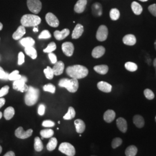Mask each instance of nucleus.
I'll list each match as a JSON object with an SVG mask.
<instances>
[{"label": "nucleus", "mask_w": 156, "mask_h": 156, "mask_svg": "<svg viewBox=\"0 0 156 156\" xmlns=\"http://www.w3.org/2000/svg\"><path fill=\"white\" fill-rule=\"evenodd\" d=\"M94 70L96 73H100L101 75H105L108 72L109 68L106 65H99L95 66Z\"/></svg>", "instance_id": "27"}, {"label": "nucleus", "mask_w": 156, "mask_h": 156, "mask_svg": "<svg viewBox=\"0 0 156 156\" xmlns=\"http://www.w3.org/2000/svg\"><path fill=\"white\" fill-rule=\"evenodd\" d=\"M24 62V55L22 52H20L18 56V65L21 66Z\"/></svg>", "instance_id": "48"}, {"label": "nucleus", "mask_w": 156, "mask_h": 156, "mask_svg": "<svg viewBox=\"0 0 156 156\" xmlns=\"http://www.w3.org/2000/svg\"><path fill=\"white\" fill-rule=\"evenodd\" d=\"M123 140L120 138H115L112 142V147L113 149H116L122 144Z\"/></svg>", "instance_id": "41"}, {"label": "nucleus", "mask_w": 156, "mask_h": 156, "mask_svg": "<svg viewBox=\"0 0 156 156\" xmlns=\"http://www.w3.org/2000/svg\"><path fill=\"white\" fill-rule=\"evenodd\" d=\"M49 59H50V60L52 64H55L56 62H57V57L54 53H49Z\"/></svg>", "instance_id": "50"}, {"label": "nucleus", "mask_w": 156, "mask_h": 156, "mask_svg": "<svg viewBox=\"0 0 156 156\" xmlns=\"http://www.w3.org/2000/svg\"><path fill=\"white\" fill-rule=\"evenodd\" d=\"M26 33V31L25 29V27H24L23 26H20L17 28L16 31L13 33L12 37L15 40H19L22 38Z\"/></svg>", "instance_id": "20"}, {"label": "nucleus", "mask_w": 156, "mask_h": 156, "mask_svg": "<svg viewBox=\"0 0 156 156\" xmlns=\"http://www.w3.org/2000/svg\"><path fill=\"white\" fill-rule=\"evenodd\" d=\"M14 115H15V109L12 106H9V107L7 108L4 111V116L5 117L6 120H7L11 119L13 117Z\"/></svg>", "instance_id": "29"}, {"label": "nucleus", "mask_w": 156, "mask_h": 156, "mask_svg": "<svg viewBox=\"0 0 156 156\" xmlns=\"http://www.w3.org/2000/svg\"><path fill=\"white\" fill-rule=\"evenodd\" d=\"M115 117H116L115 112L111 109H109L106 111L104 115V119L106 123H111L114 120Z\"/></svg>", "instance_id": "21"}, {"label": "nucleus", "mask_w": 156, "mask_h": 156, "mask_svg": "<svg viewBox=\"0 0 156 156\" xmlns=\"http://www.w3.org/2000/svg\"><path fill=\"white\" fill-rule=\"evenodd\" d=\"M56 49V44L55 42H50V44L48 45V46L44 50V51L45 53H52L53 51H55Z\"/></svg>", "instance_id": "39"}, {"label": "nucleus", "mask_w": 156, "mask_h": 156, "mask_svg": "<svg viewBox=\"0 0 156 156\" xmlns=\"http://www.w3.org/2000/svg\"><path fill=\"white\" fill-rule=\"evenodd\" d=\"M39 95V90L32 86H30L24 97L26 104L28 106H33L37 102Z\"/></svg>", "instance_id": "2"}, {"label": "nucleus", "mask_w": 156, "mask_h": 156, "mask_svg": "<svg viewBox=\"0 0 156 156\" xmlns=\"http://www.w3.org/2000/svg\"><path fill=\"white\" fill-rule=\"evenodd\" d=\"M75 115H76V112L74 108L72 106H70L68 108V112L64 116L63 119L64 120H71L75 117Z\"/></svg>", "instance_id": "34"}, {"label": "nucleus", "mask_w": 156, "mask_h": 156, "mask_svg": "<svg viewBox=\"0 0 156 156\" xmlns=\"http://www.w3.org/2000/svg\"><path fill=\"white\" fill-rule=\"evenodd\" d=\"M97 87L101 91H103L104 93H110L112 91V86L111 84L107 83L106 82L101 81L97 84Z\"/></svg>", "instance_id": "19"}, {"label": "nucleus", "mask_w": 156, "mask_h": 156, "mask_svg": "<svg viewBox=\"0 0 156 156\" xmlns=\"http://www.w3.org/2000/svg\"><path fill=\"white\" fill-rule=\"evenodd\" d=\"M43 89L45 91L50 92L52 94H54L56 91V87L52 84L49 83L48 84H46L44 86Z\"/></svg>", "instance_id": "40"}, {"label": "nucleus", "mask_w": 156, "mask_h": 156, "mask_svg": "<svg viewBox=\"0 0 156 156\" xmlns=\"http://www.w3.org/2000/svg\"><path fill=\"white\" fill-rule=\"evenodd\" d=\"M83 31V26L80 24H78L73 30L72 38L73 39H78L82 36Z\"/></svg>", "instance_id": "15"}, {"label": "nucleus", "mask_w": 156, "mask_h": 156, "mask_svg": "<svg viewBox=\"0 0 156 156\" xmlns=\"http://www.w3.org/2000/svg\"><path fill=\"white\" fill-rule=\"evenodd\" d=\"M155 120H156V118H155Z\"/></svg>", "instance_id": "60"}, {"label": "nucleus", "mask_w": 156, "mask_h": 156, "mask_svg": "<svg viewBox=\"0 0 156 156\" xmlns=\"http://www.w3.org/2000/svg\"><path fill=\"white\" fill-rule=\"evenodd\" d=\"M33 130L32 129H28L27 131H24L23 130V127H19L16 129L15 134L17 138L24 140L31 136L33 134Z\"/></svg>", "instance_id": "9"}, {"label": "nucleus", "mask_w": 156, "mask_h": 156, "mask_svg": "<svg viewBox=\"0 0 156 156\" xmlns=\"http://www.w3.org/2000/svg\"><path fill=\"white\" fill-rule=\"evenodd\" d=\"M124 44L128 46H133L136 42V39L135 35L133 34H127L123 38Z\"/></svg>", "instance_id": "18"}, {"label": "nucleus", "mask_w": 156, "mask_h": 156, "mask_svg": "<svg viewBox=\"0 0 156 156\" xmlns=\"http://www.w3.org/2000/svg\"><path fill=\"white\" fill-rule=\"evenodd\" d=\"M27 81V78L24 76H22L20 79L14 81L13 83V89L22 93L27 91L29 87L26 83Z\"/></svg>", "instance_id": "5"}, {"label": "nucleus", "mask_w": 156, "mask_h": 156, "mask_svg": "<svg viewBox=\"0 0 156 156\" xmlns=\"http://www.w3.org/2000/svg\"></svg>", "instance_id": "61"}, {"label": "nucleus", "mask_w": 156, "mask_h": 156, "mask_svg": "<svg viewBox=\"0 0 156 156\" xmlns=\"http://www.w3.org/2000/svg\"><path fill=\"white\" fill-rule=\"evenodd\" d=\"M20 43L24 48H27V47L33 46L35 44V41L31 37H26L21 39V41H20Z\"/></svg>", "instance_id": "25"}, {"label": "nucleus", "mask_w": 156, "mask_h": 156, "mask_svg": "<svg viewBox=\"0 0 156 156\" xmlns=\"http://www.w3.org/2000/svg\"><path fill=\"white\" fill-rule=\"evenodd\" d=\"M92 12L95 16H100L102 13V6L100 3L96 2L92 5Z\"/></svg>", "instance_id": "24"}, {"label": "nucleus", "mask_w": 156, "mask_h": 156, "mask_svg": "<svg viewBox=\"0 0 156 156\" xmlns=\"http://www.w3.org/2000/svg\"><path fill=\"white\" fill-rule=\"evenodd\" d=\"M34 149L37 151H41L44 149V145L39 137L37 136L34 140Z\"/></svg>", "instance_id": "32"}, {"label": "nucleus", "mask_w": 156, "mask_h": 156, "mask_svg": "<svg viewBox=\"0 0 156 156\" xmlns=\"http://www.w3.org/2000/svg\"><path fill=\"white\" fill-rule=\"evenodd\" d=\"M58 150L67 156H74L76 151L73 145L68 142H63L60 145Z\"/></svg>", "instance_id": "6"}, {"label": "nucleus", "mask_w": 156, "mask_h": 156, "mask_svg": "<svg viewBox=\"0 0 156 156\" xmlns=\"http://www.w3.org/2000/svg\"><path fill=\"white\" fill-rule=\"evenodd\" d=\"M47 23L53 27H57L59 25V20L52 13H48L45 17Z\"/></svg>", "instance_id": "10"}, {"label": "nucleus", "mask_w": 156, "mask_h": 156, "mask_svg": "<svg viewBox=\"0 0 156 156\" xmlns=\"http://www.w3.org/2000/svg\"><path fill=\"white\" fill-rule=\"evenodd\" d=\"M70 33L69 30L68 28H65L62 30V31H55L54 33V36L55 38L57 40H62V39L66 38L68 36V35Z\"/></svg>", "instance_id": "16"}, {"label": "nucleus", "mask_w": 156, "mask_h": 156, "mask_svg": "<svg viewBox=\"0 0 156 156\" xmlns=\"http://www.w3.org/2000/svg\"><path fill=\"white\" fill-rule=\"evenodd\" d=\"M149 11L151 12V14L153 15L154 16L156 17V4H154L149 6L148 8Z\"/></svg>", "instance_id": "47"}, {"label": "nucleus", "mask_w": 156, "mask_h": 156, "mask_svg": "<svg viewBox=\"0 0 156 156\" xmlns=\"http://www.w3.org/2000/svg\"><path fill=\"white\" fill-rule=\"evenodd\" d=\"M40 134L43 138H49L53 136L54 131L51 129H45L41 131Z\"/></svg>", "instance_id": "31"}, {"label": "nucleus", "mask_w": 156, "mask_h": 156, "mask_svg": "<svg viewBox=\"0 0 156 156\" xmlns=\"http://www.w3.org/2000/svg\"><path fill=\"white\" fill-rule=\"evenodd\" d=\"M38 113L40 116H43L45 113V106L44 104H40L38 109Z\"/></svg>", "instance_id": "49"}, {"label": "nucleus", "mask_w": 156, "mask_h": 156, "mask_svg": "<svg viewBox=\"0 0 156 156\" xmlns=\"http://www.w3.org/2000/svg\"><path fill=\"white\" fill-rule=\"evenodd\" d=\"M28 9L34 14L39 13L42 9V3L39 0H27Z\"/></svg>", "instance_id": "7"}, {"label": "nucleus", "mask_w": 156, "mask_h": 156, "mask_svg": "<svg viewBox=\"0 0 156 156\" xmlns=\"http://www.w3.org/2000/svg\"><path fill=\"white\" fill-rule=\"evenodd\" d=\"M120 12L116 8H113L110 11L109 16L112 20H117L120 17Z\"/></svg>", "instance_id": "35"}, {"label": "nucleus", "mask_w": 156, "mask_h": 156, "mask_svg": "<svg viewBox=\"0 0 156 156\" xmlns=\"http://www.w3.org/2000/svg\"><path fill=\"white\" fill-rule=\"evenodd\" d=\"M55 75H60L63 73L64 69V64L63 62H57L52 68Z\"/></svg>", "instance_id": "17"}, {"label": "nucleus", "mask_w": 156, "mask_h": 156, "mask_svg": "<svg viewBox=\"0 0 156 156\" xmlns=\"http://www.w3.org/2000/svg\"><path fill=\"white\" fill-rule=\"evenodd\" d=\"M57 145V140L56 138H51L49 140L48 145H47V149L49 151H53L56 149Z\"/></svg>", "instance_id": "33"}, {"label": "nucleus", "mask_w": 156, "mask_h": 156, "mask_svg": "<svg viewBox=\"0 0 156 156\" xmlns=\"http://www.w3.org/2000/svg\"><path fill=\"white\" fill-rule=\"evenodd\" d=\"M74 123L76 132L79 134L83 133L86 128V125L83 121L81 119H76V120H75Z\"/></svg>", "instance_id": "22"}, {"label": "nucleus", "mask_w": 156, "mask_h": 156, "mask_svg": "<svg viewBox=\"0 0 156 156\" xmlns=\"http://www.w3.org/2000/svg\"><path fill=\"white\" fill-rule=\"evenodd\" d=\"M140 1H142V2H146V1H148V0H139Z\"/></svg>", "instance_id": "58"}, {"label": "nucleus", "mask_w": 156, "mask_h": 156, "mask_svg": "<svg viewBox=\"0 0 156 156\" xmlns=\"http://www.w3.org/2000/svg\"><path fill=\"white\" fill-rule=\"evenodd\" d=\"M131 9L134 13L136 15H140L143 11L142 6L136 1H134L131 4Z\"/></svg>", "instance_id": "26"}, {"label": "nucleus", "mask_w": 156, "mask_h": 156, "mask_svg": "<svg viewBox=\"0 0 156 156\" xmlns=\"http://www.w3.org/2000/svg\"><path fill=\"white\" fill-rule=\"evenodd\" d=\"M2 28H3V25L0 22V31L2 29Z\"/></svg>", "instance_id": "55"}, {"label": "nucleus", "mask_w": 156, "mask_h": 156, "mask_svg": "<svg viewBox=\"0 0 156 156\" xmlns=\"http://www.w3.org/2000/svg\"><path fill=\"white\" fill-rule=\"evenodd\" d=\"M4 156H15V154L13 151H10L7 152Z\"/></svg>", "instance_id": "52"}, {"label": "nucleus", "mask_w": 156, "mask_h": 156, "mask_svg": "<svg viewBox=\"0 0 156 156\" xmlns=\"http://www.w3.org/2000/svg\"><path fill=\"white\" fill-rule=\"evenodd\" d=\"M154 47H155V49H156V40L155 41V42H154Z\"/></svg>", "instance_id": "59"}, {"label": "nucleus", "mask_w": 156, "mask_h": 156, "mask_svg": "<svg viewBox=\"0 0 156 156\" xmlns=\"http://www.w3.org/2000/svg\"><path fill=\"white\" fill-rule=\"evenodd\" d=\"M117 128L123 133H125L127 131V123L126 119L123 117H119L116 120Z\"/></svg>", "instance_id": "14"}, {"label": "nucleus", "mask_w": 156, "mask_h": 156, "mask_svg": "<svg viewBox=\"0 0 156 156\" xmlns=\"http://www.w3.org/2000/svg\"><path fill=\"white\" fill-rule=\"evenodd\" d=\"M34 32H35V33H37L38 32V29L37 28V27H34L33 28Z\"/></svg>", "instance_id": "53"}, {"label": "nucleus", "mask_w": 156, "mask_h": 156, "mask_svg": "<svg viewBox=\"0 0 156 156\" xmlns=\"http://www.w3.org/2000/svg\"><path fill=\"white\" fill-rule=\"evenodd\" d=\"M144 95H145V97L149 100H151L154 99V93L151 90L149 89H146L144 90Z\"/></svg>", "instance_id": "42"}, {"label": "nucleus", "mask_w": 156, "mask_h": 156, "mask_svg": "<svg viewBox=\"0 0 156 156\" xmlns=\"http://www.w3.org/2000/svg\"><path fill=\"white\" fill-rule=\"evenodd\" d=\"M44 73H45L46 78L50 80L52 79L55 75L53 69L50 67H47V68L44 70Z\"/></svg>", "instance_id": "38"}, {"label": "nucleus", "mask_w": 156, "mask_h": 156, "mask_svg": "<svg viewBox=\"0 0 156 156\" xmlns=\"http://www.w3.org/2000/svg\"><path fill=\"white\" fill-rule=\"evenodd\" d=\"M105 53V49L102 46H98L94 48L92 51L91 55L95 58H100Z\"/></svg>", "instance_id": "13"}, {"label": "nucleus", "mask_w": 156, "mask_h": 156, "mask_svg": "<svg viewBox=\"0 0 156 156\" xmlns=\"http://www.w3.org/2000/svg\"><path fill=\"white\" fill-rule=\"evenodd\" d=\"M133 122L134 124L138 128H142L145 125V120L142 116L139 115H136L133 117Z\"/></svg>", "instance_id": "23"}, {"label": "nucleus", "mask_w": 156, "mask_h": 156, "mask_svg": "<svg viewBox=\"0 0 156 156\" xmlns=\"http://www.w3.org/2000/svg\"><path fill=\"white\" fill-rule=\"evenodd\" d=\"M24 51L28 56H30L32 59H35L37 57V52L33 46L25 48Z\"/></svg>", "instance_id": "28"}, {"label": "nucleus", "mask_w": 156, "mask_h": 156, "mask_svg": "<svg viewBox=\"0 0 156 156\" xmlns=\"http://www.w3.org/2000/svg\"><path fill=\"white\" fill-rule=\"evenodd\" d=\"M66 73L71 78L79 79L86 77L89 73V70L83 66L75 65L67 67Z\"/></svg>", "instance_id": "1"}, {"label": "nucleus", "mask_w": 156, "mask_h": 156, "mask_svg": "<svg viewBox=\"0 0 156 156\" xmlns=\"http://www.w3.org/2000/svg\"><path fill=\"white\" fill-rule=\"evenodd\" d=\"M138 152L137 147L134 145H131L128 146L126 149L125 154L126 156H135Z\"/></svg>", "instance_id": "30"}, {"label": "nucleus", "mask_w": 156, "mask_h": 156, "mask_svg": "<svg viewBox=\"0 0 156 156\" xmlns=\"http://www.w3.org/2000/svg\"><path fill=\"white\" fill-rule=\"evenodd\" d=\"M153 66H154V67L155 68L156 71V58L154 59V62H153Z\"/></svg>", "instance_id": "54"}, {"label": "nucleus", "mask_w": 156, "mask_h": 156, "mask_svg": "<svg viewBox=\"0 0 156 156\" xmlns=\"http://www.w3.org/2000/svg\"><path fill=\"white\" fill-rule=\"evenodd\" d=\"M39 39H48L51 38V34L48 30H44L38 37Z\"/></svg>", "instance_id": "43"}, {"label": "nucleus", "mask_w": 156, "mask_h": 156, "mask_svg": "<svg viewBox=\"0 0 156 156\" xmlns=\"http://www.w3.org/2000/svg\"></svg>", "instance_id": "62"}, {"label": "nucleus", "mask_w": 156, "mask_h": 156, "mask_svg": "<svg viewBox=\"0 0 156 156\" xmlns=\"http://www.w3.org/2000/svg\"><path fill=\"white\" fill-rule=\"evenodd\" d=\"M108 35V30L105 25H101L97 30L96 34V38L101 42L105 41Z\"/></svg>", "instance_id": "8"}, {"label": "nucleus", "mask_w": 156, "mask_h": 156, "mask_svg": "<svg viewBox=\"0 0 156 156\" xmlns=\"http://www.w3.org/2000/svg\"><path fill=\"white\" fill-rule=\"evenodd\" d=\"M20 22L24 27H37L41 22V19L35 15L27 14L23 16Z\"/></svg>", "instance_id": "4"}, {"label": "nucleus", "mask_w": 156, "mask_h": 156, "mask_svg": "<svg viewBox=\"0 0 156 156\" xmlns=\"http://www.w3.org/2000/svg\"><path fill=\"white\" fill-rule=\"evenodd\" d=\"M9 73H6L4 71V70L0 67V79L3 80H9Z\"/></svg>", "instance_id": "44"}, {"label": "nucleus", "mask_w": 156, "mask_h": 156, "mask_svg": "<svg viewBox=\"0 0 156 156\" xmlns=\"http://www.w3.org/2000/svg\"><path fill=\"white\" fill-rule=\"evenodd\" d=\"M9 87L8 86H5L2 88H1L0 89V98L7 94L9 92Z\"/></svg>", "instance_id": "45"}, {"label": "nucleus", "mask_w": 156, "mask_h": 156, "mask_svg": "<svg viewBox=\"0 0 156 156\" xmlns=\"http://www.w3.org/2000/svg\"><path fill=\"white\" fill-rule=\"evenodd\" d=\"M58 85L61 87H65L70 93H75L79 88L78 79L73 78L71 79L67 78L62 79L60 80Z\"/></svg>", "instance_id": "3"}, {"label": "nucleus", "mask_w": 156, "mask_h": 156, "mask_svg": "<svg viewBox=\"0 0 156 156\" xmlns=\"http://www.w3.org/2000/svg\"><path fill=\"white\" fill-rule=\"evenodd\" d=\"M2 148L1 146L0 145V154L1 153V152H2Z\"/></svg>", "instance_id": "57"}, {"label": "nucleus", "mask_w": 156, "mask_h": 156, "mask_svg": "<svg viewBox=\"0 0 156 156\" xmlns=\"http://www.w3.org/2000/svg\"><path fill=\"white\" fill-rule=\"evenodd\" d=\"M22 76L19 74V71L15 70V71H13V72L11 73H9L8 79H9V80L15 81V80H17L20 79V78H22Z\"/></svg>", "instance_id": "37"}, {"label": "nucleus", "mask_w": 156, "mask_h": 156, "mask_svg": "<svg viewBox=\"0 0 156 156\" xmlns=\"http://www.w3.org/2000/svg\"><path fill=\"white\" fill-rule=\"evenodd\" d=\"M87 3V0H78L74 6V11L78 13H83L86 9Z\"/></svg>", "instance_id": "12"}, {"label": "nucleus", "mask_w": 156, "mask_h": 156, "mask_svg": "<svg viewBox=\"0 0 156 156\" xmlns=\"http://www.w3.org/2000/svg\"><path fill=\"white\" fill-rule=\"evenodd\" d=\"M125 68L130 72H135L138 69V66L133 62H127L125 64Z\"/></svg>", "instance_id": "36"}, {"label": "nucleus", "mask_w": 156, "mask_h": 156, "mask_svg": "<svg viewBox=\"0 0 156 156\" xmlns=\"http://www.w3.org/2000/svg\"><path fill=\"white\" fill-rule=\"evenodd\" d=\"M5 103V98L1 97V98H0V108H2V106L4 105Z\"/></svg>", "instance_id": "51"}, {"label": "nucleus", "mask_w": 156, "mask_h": 156, "mask_svg": "<svg viewBox=\"0 0 156 156\" xmlns=\"http://www.w3.org/2000/svg\"><path fill=\"white\" fill-rule=\"evenodd\" d=\"M2 117V113L1 112H0V119Z\"/></svg>", "instance_id": "56"}, {"label": "nucleus", "mask_w": 156, "mask_h": 156, "mask_svg": "<svg viewBox=\"0 0 156 156\" xmlns=\"http://www.w3.org/2000/svg\"><path fill=\"white\" fill-rule=\"evenodd\" d=\"M55 124L51 120H45L42 123V126L45 127H52L55 126Z\"/></svg>", "instance_id": "46"}, {"label": "nucleus", "mask_w": 156, "mask_h": 156, "mask_svg": "<svg viewBox=\"0 0 156 156\" xmlns=\"http://www.w3.org/2000/svg\"><path fill=\"white\" fill-rule=\"evenodd\" d=\"M62 50L65 55L68 57H71L73 55L74 51V46L73 43L70 42H67L62 44Z\"/></svg>", "instance_id": "11"}]
</instances>
